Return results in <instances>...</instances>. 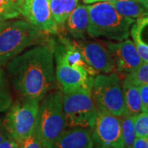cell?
Returning a JSON list of instances; mask_svg holds the SVG:
<instances>
[{
  "instance_id": "cell-30",
  "label": "cell",
  "mask_w": 148,
  "mask_h": 148,
  "mask_svg": "<svg viewBox=\"0 0 148 148\" xmlns=\"http://www.w3.org/2000/svg\"><path fill=\"white\" fill-rule=\"evenodd\" d=\"M143 5L144 6V7L146 8V9L148 11V3H145V4H143Z\"/></svg>"
},
{
  "instance_id": "cell-2",
  "label": "cell",
  "mask_w": 148,
  "mask_h": 148,
  "mask_svg": "<svg viewBox=\"0 0 148 148\" xmlns=\"http://www.w3.org/2000/svg\"><path fill=\"white\" fill-rule=\"evenodd\" d=\"M89 24L86 33L93 38L122 41L127 39L134 19L120 15L110 3L99 2L87 5Z\"/></svg>"
},
{
  "instance_id": "cell-11",
  "label": "cell",
  "mask_w": 148,
  "mask_h": 148,
  "mask_svg": "<svg viewBox=\"0 0 148 148\" xmlns=\"http://www.w3.org/2000/svg\"><path fill=\"white\" fill-rule=\"evenodd\" d=\"M21 15L45 35H56L59 26L54 20L49 0H24Z\"/></svg>"
},
{
  "instance_id": "cell-8",
  "label": "cell",
  "mask_w": 148,
  "mask_h": 148,
  "mask_svg": "<svg viewBox=\"0 0 148 148\" xmlns=\"http://www.w3.org/2000/svg\"><path fill=\"white\" fill-rule=\"evenodd\" d=\"M53 54L56 62V80L63 91L91 87L93 77L83 68L69 63L65 58L62 45L53 49Z\"/></svg>"
},
{
  "instance_id": "cell-6",
  "label": "cell",
  "mask_w": 148,
  "mask_h": 148,
  "mask_svg": "<svg viewBox=\"0 0 148 148\" xmlns=\"http://www.w3.org/2000/svg\"><path fill=\"white\" fill-rule=\"evenodd\" d=\"M40 100L21 97L12 103L3 123L8 135L19 143L35 132Z\"/></svg>"
},
{
  "instance_id": "cell-32",
  "label": "cell",
  "mask_w": 148,
  "mask_h": 148,
  "mask_svg": "<svg viewBox=\"0 0 148 148\" xmlns=\"http://www.w3.org/2000/svg\"><path fill=\"white\" fill-rule=\"evenodd\" d=\"M97 148H110V147H98Z\"/></svg>"
},
{
  "instance_id": "cell-16",
  "label": "cell",
  "mask_w": 148,
  "mask_h": 148,
  "mask_svg": "<svg viewBox=\"0 0 148 148\" xmlns=\"http://www.w3.org/2000/svg\"><path fill=\"white\" fill-rule=\"evenodd\" d=\"M110 3L120 15L125 17L139 19L148 16L146 8L136 0H117Z\"/></svg>"
},
{
  "instance_id": "cell-27",
  "label": "cell",
  "mask_w": 148,
  "mask_h": 148,
  "mask_svg": "<svg viewBox=\"0 0 148 148\" xmlns=\"http://www.w3.org/2000/svg\"><path fill=\"white\" fill-rule=\"evenodd\" d=\"M8 136L9 135H8V133L7 132L5 127L3 125V120L0 119V144L3 143Z\"/></svg>"
},
{
  "instance_id": "cell-3",
  "label": "cell",
  "mask_w": 148,
  "mask_h": 148,
  "mask_svg": "<svg viewBox=\"0 0 148 148\" xmlns=\"http://www.w3.org/2000/svg\"><path fill=\"white\" fill-rule=\"evenodd\" d=\"M45 35L27 21H3L0 24V66L27 48L40 45Z\"/></svg>"
},
{
  "instance_id": "cell-14",
  "label": "cell",
  "mask_w": 148,
  "mask_h": 148,
  "mask_svg": "<svg viewBox=\"0 0 148 148\" xmlns=\"http://www.w3.org/2000/svg\"><path fill=\"white\" fill-rule=\"evenodd\" d=\"M89 24V12L86 5H77L70 13L65 27L74 39H85Z\"/></svg>"
},
{
  "instance_id": "cell-20",
  "label": "cell",
  "mask_w": 148,
  "mask_h": 148,
  "mask_svg": "<svg viewBox=\"0 0 148 148\" xmlns=\"http://www.w3.org/2000/svg\"><path fill=\"white\" fill-rule=\"evenodd\" d=\"M12 104V95L11 93L8 81L4 71L0 68V112L9 109Z\"/></svg>"
},
{
  "instance_id": "cell-12",
  "label": "cell",
  "mask_w": 148,
  "mask_h": 148,
  "mask_svg": "<svg viewBox=\"0 0 148 148\" xmlns=\"http://www.w3.org/2000/svg\"><path fill=\"white\" fill-rule=\"evenodd\" d=\"M106 47L110 53L114 70L120 73H129L143 64L134 43L130 40L119 42H108Z\"/></svg>"
},
{
  "instance_id": "cell-17",
  "label": "cell",
  "mask_w": 148,
  "mask_h": 148,
  "mask_svg": "<svg viewBox=\"0 0 148 148\" xmlns=\"http://www.w3.org/2000/svg\"><path fill=\"white\" fill-rule=\"evenodd\" d=\"M54 20L60 27H64L70 13L78 5V0H49Z\"/></svg>"
},
{
  "instance_id": "cell-23",
  "label": "cell",
  "mask_w": 148,
  "mask_h": 148,
  "mask_svg": "<svg viewBox=\"0 0 148 148\" xmlns=\"http://www.w3.org/2000/svg\"><path fill=\"white\" fill-rule=\"evenodd\" d=\"M18 148H45L36 131L19 143Z\"/></svg>"
},
{
  "instance_id": "cell-4",
  "label": "cell",
  "mask_w": 148,
  "mask_h": 148,
  "mask_svg": "<svg viewBox=\"0 0 148 148\" xmlns=\"http://www.w3.org/2000/svg\"><path fill=\"white\" fill-rule=\"evenodd\" d=\"M40 101L35 131L45 148H50L67 127L63 111V90H51Z\"/></svg>"
},
{
  "instance_id": "cell-28",
  "label": "cell",
  "mask_w": 148,
  "mask_h": 148,
  "mask_svg": "<svg viewBox=\"0 0 148 148\" xmlns=\"http://www.w3.org/2000/svg\"><path fill=\"white\" fill-rule=\"evenodd\" d=\"M86 4H92L95 3H99V2H108V3H111V2H114L117 0H82Z\"/></svg>"
},
{
  "instance_id": "cell-33",
  "label": "cell",
  "mask_w": 148,
  "mask_h": 148,
  "mask_svg": "<svg viewBox=\"0 0 148 148\" xmlns=\"http://www.w3.org/2000/svg\"><path fill=\"white\" fill-rule=\"evenodd\" d=\"M147 138H148V137H147Z\"/></svg>"
},
{
  "instance_id": "cell-21",
  "label": "cell",
  "mask_w": 148,
  "mask_h": 148,
  "mask_svg": "<svg viewBox=\"0 0 148 148\" xmlns=\"http://www.w3.org/2000/svg\"><path fill=\"white\" fill-rule=\"evenodd\" d=\"M125 79L136 86L148 85V63L143 62L138 68L127 73Z\"/></svg>"
},
{
  "instance_id": "cell-31",
  "label": "cell",
  "mask_w": 148,
  "mask_h": 148,
  "mask_svg": "<svg viewBox=\"0 0 148 148\" xmlns=\"http://www.w3.org/2000/svg\"><path fill=\"white\" fill-rule=\"evenodd\" d=\"M3 21H5V20H3V18H1V17H0V24H1V23H2Z\"/></svg>"
},
{
  "instance_id": "cell-5",
  "label": "cell",
  "mask_w": 148,
  "mask_h": 148,
  "mask_svg": "<svg viewBox=\"0 0 148 148\" xmlns=\"http://www.w3.org/2000/svg\"><path fill=\"white\" fill-rule=\"evenodd\" d=\"M63 111L66 127L90 130L98 112L91 87L63 91Z\"/></svg>"
},
{
  "instance_id": "cell-24",
  "label": "cell",
  "mask_w": 148,
  "mask_h": 148,
  "mask_svg": "<svg viewBox=\"0 0 148 148\" xmlns=\"http://www.w3.org/2000/svg\"><path fill=\"white\" fill-rule=\"evenodd\" d=\"M141 102H142V112H148V85L138 86Z\"/></svg>"
},
{
  "instance_id": "cell-13",
  "label": "cell",
  "mask_w": 148,
  "mask_h": 148,
  "mask_svg": "<svg viewBox=\"0 0 148 148\" xmlns=\"http://www.w3.org/2000/svg\"><path fill=\"white\" fill-rule=\"evenodd\" d=\"M94 142L90 130L83 127L65 129L50 148H93Z\"/></svg>"
},
{
  "instance_id": "cell-29",
  "label": "cell",
  "mask_w": 148,
  "mask_h": 148,
  "mask_svg": "<svg viewBox=\"0 0 148 148\" xmlns=\"http://www.w3.org/2000/svg\"><path fill=\"white\" fill-rule=\"evenodd\" d=\"M137 2L138 3H142V4H145V3H148V0H136Z\"/></svg>"
},
{
  "instance_id": "cell-9",
  "label": "cell",
  "mask_w": 148,
  "mask_h": 148,
  "mask_svg": "<svg viewBox=\"0 0 148 148\" xmlns=\"http://www.w3.org/2000/svg\"><path fill=\"white\" fill-rule=\"evenodd\" d=\"M90 135L94 144L99 147L125 148L119 116L98 110Z\"/></svg>"
},
{
  "instance_id": "cell-15",
  "label": "cell",
  "mask_w": 148,
  "mask_h": 148,
  "mask_svg": "<svg viewBox=\"0 0 148 148\" xmlns=\"http://www.w3.org/2000/svg\"><path fill=\"white\" fill-rule=\"evenodd\" d=\"M125 113L132 116H135L142 112V102L138 86L124 79L122 86Z\"/></svg>"
},
{
  "instance_id": "cell-22",
  "label": "cell",
  "mask_w": 148,
  "mask_h": 148,
  "mask_svg": "<svg viewBox=\"0 0 148 148\" xmlns=\"http://www.w3.org/2000/svg\"><path fill=\"white\" fill-rule=\"evenodd\" d=\"M136 138L148 137V112H141L133 116Z\"/></svg>"
},
{
  "instance_id": "cell-19",
  "label": "cell",
  "mask_w": 148,
  "mask_h": 148,
  "mask_svg": "<svg viewBox=\"0 0 148 148\" xmlns=\"http://www.w3.org/2000/svg\"><path fill=\"white\" fill-rule=\"evenodd\" d=\"M23 2L24 0H0V17L10 20L21 16Z\"/></svg>"
},
{
  "instance_id": "cell-10",
  "label": "cell",
  "mask_w": 148,
  "mask_h": 148,
  "mask_svg": "<svg viewBox=\"0 0 148 148\" xmlns=\"http://www.w3.org/2000/svg\"><path fill=\"white\" fill-rule=\"evenodd\" d=\"M73 46L81 53L85 62L97 74L110 73L114 70L110 53L106 44L88 41L85 39L71 40Z\"/></svg>"
},
{
  "instance_id": "cell-18",
  "label": "cell",
  "mask_w": 148,
  "mask_h": 148,
  "mask_svg": "<svg viewBox=\"0 0 148 148\" xmlns=\"http://www.w3.org/2000/svg\"><path fill=\"white\" fill-rule=\"evenodd\" d=\"M120 118L122 135L125 148H132V144L136 139V133L134 128L133 116L124 113Z\"/></svg>"
},
{
  "instance_id": "cell-25",
  "label": "cell",
  "mask_w": 148,
  "mask_h": 148,
  "mask_svg": "<svg viewBox=\"0 0 148 148\" xmlns=\"http://www.w3.org/2000/svg\"><path fill=\"white\" fill-rule=\"evenodd\" d=\"M19 143L8 136L3 143L0 144V148H18Z\"/></svg>"
},
{
  "instance_id": "cell-26",
  "label": "cell",
  "mask_w": 148,
  "mask_h": 148,
  "mask_svg": "<svg viewBox=\"0 0 148 148\" xmlns=\"http://www.w3.org/2000/svg\"><path fill=\"white\" fill-rule=\"evenodd\" d=\"M132 148H148V138H136Z\"/></svg>"
},
{
  "instance_id": "cell-7",
  "label": "cell",
  "mask_w": 148,
  "mask_h": 148,
  "mask_svg": "<svg viewBox=\"0 0 148 148\" xmlns=\"http://www.w3.org/2000/svg\"><path fill=\"white\" fill-rule=\"evenodd\" d=\"M91 93L98 110L116 116L125 113L122 86L114 73H100L93 77Z\"/></svg>"
},
{
  "instance_id": "cell-1",
  "label": "cell",
  "mask_w": 148,
  "mask_h": 148,
  "mask_svg": "<svg viewBox=\"0 0 148 148\" xmlns=\"http://www.w3.org/2000/svg\"><path fill=\"white\" fill-rule=\"evenodd\" d=\"M6 69L11 84L21 97L41 101L56 86L52 46L36 45L10 59Z\"/></svg>"
}]
</instances>
